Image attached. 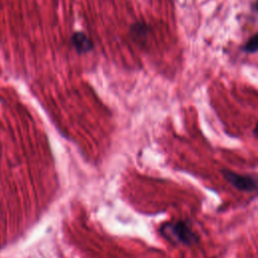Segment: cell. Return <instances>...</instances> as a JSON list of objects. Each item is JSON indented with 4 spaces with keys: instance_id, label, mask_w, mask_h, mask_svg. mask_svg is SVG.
<instances>
[{
    "instance_id": "2",
    "label": "cell",
    "mask_w": 258,
    "mask_h": 258,
    "mask_svg": "<svg viewBox=\"0 0 258 258\" xmlns=\"http://www.w3.org/2000/svg\"><path fill=\"white\" fill-rule=\"evenodd\" d=\"M222 172L224 177L227 179V181L237 189L244 190V191H254L257 187L255 176L239 174L237 172H234L228 169H224L222 170Z\"/></svg>"
},
{
    "instance_id": "3",
    "label": "cell",
    "mask_w": 258,
    "mask_h": 258,
    "mask_svg": "<svg viewBox=\"0 0 258 258\" xmlns=\"http://www.w3.org/2000/svg\"><path fill=\"white\" fill-rule=\"evenodd\" d=\"M70 42L79 54L90 52L94 48L93 40L83 31H76L72 34Z\"/></svg>"
},
{
    "instance_id": "4",
    "label": "cell",
    "mask_w": 258,
    "mask_h": 258,
    "mask_svg": "<svg viewBox=\"0 0 258 258\" xmlns=\"http://www.w3.org/2000/svg\"><path fill=\"white\" fill-rule=\"evenodd\" d=\"M148 32H149V26L144 21H136L132 23L130 27L131 35L137 40L144 41V39H146L148 35Z\"/></svg>"
},
{
    "instance_id": "1",
    "label": "cell",
    "mask_w": 258,
    "mask_h": 258,
    "mask_svg": "<svg viewBox=\"0 0 258 258\" xmlns=\"http://www.w3.org/2000/svg\"><path fill=\"white\" fill-rule=\"evenodd\" d=\"M160 232L163 237L174 244L190 246L199 241V236L183 221L166 223L161 227Z\"/></svg>"
},
{
    "instance_id": "5",
    "label": "cell",
    "mask_w": 258,
    "mask_h": 258,
    "mask_svg": "<svg viewBox=\"0 0 258 258\" xmlns=\"http://www.w3.org/2000/svg\"><path fill=\"white\" fill-rule=\"evenodd\" d=\"M258 48V37L257 34H254L249 40L243 45L242 50L247 53H254L257 51Z\"/></svg>"
}]
</instances>
